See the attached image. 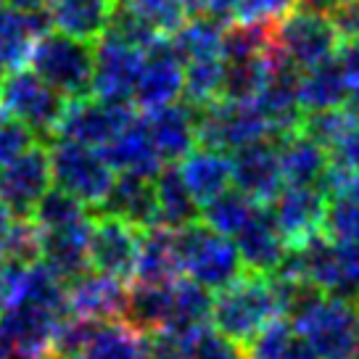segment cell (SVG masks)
Listing matches in <instances>:
<instances>
[{
    "label": "cell",
    "mask_w": 359,
    "mask_h": 359,
    "mask_svg": "<svg viewBox=\"0 0 359 359\" xmlns=\"http://www.w3.org/2000/svg\"><path fill=\"white\" fill-rule=\"evenodd\" d=\"M304 285L306 283L280 272L264 275L246 269L241 278L212 296L209 323L217 333L236 341L238 346H248L269 323L288 317L293 299Z\"/></svg>",
    "instance_id": "1"
},
{
    "label": "cell",
    "mask_w": 359,
    "mask_h": 359,
    "mask_svg": "<svg viewBox=\"0 0 359 359\" xmlns=\"http://www.w3.org/2000/svg\"><path fill=\"white\" fill-rule=\"evenodd\" d=\"M291 327L320 359H351L357 351L354 302L304 285L291 309Z\"/></svg>",
    "instance_id": "2"
},
{
    "label": "cell",
    "mask_w": 359,
    "mask_h": 359,
    "mask_svg": "<svg viewBox=\"0 0 359 359\" xmlns=\"http://www.w3.org/2000/svg\"><path fill=\"white\" fill-rule=\"evenodd\" d=\"M177 257L180 272L206 291H219L246 272L236 241L201 219L177 230Z\"/></svg>",
    "instance_id": "3"
},
{
    "label": "cell",
    "mask_w": 359,
    "mask_h": 359,
    "mask_svg": "<svg viewBox=\"0 0 359 359\" xmlns=\"http://www.w3.org/2000/svg\"><path fill=\"white\" fill-rule=\"evenodd\" d=\"M27 64L37 77H43L67 101L82 98L90 93V85H93V43L77 40V37L58 32V29L56 32L48 29L45 34L37 37Z\"/></svg>",
    "instance_id": "4"
},
{
    "label": "cell",
    "mask_w": 359,
    "mask_h": 359,
    "mask_svg": "<svg viewBox=\"0 0 359 359\" xmlns=\"http://www.w3.org/2000/svg\"><path fill=\"white\" fill-rule=\"evenodd\" d=\"M53 185L74 196L85 206H101L109 196L116 172L106 161L101 148L85 146L67 137H50L48 146Z\"/></svg>",
    "instance_id": "5"
},
{
    "label": "cell",
    "mask_w": 359,
    "mask_h": 359,
    "mask_svg": "<svg viewBox=\"0 0 359 359\" xmlns=\"http://www.w3.org/2000/svg\"><path fill=\"white\" fill-rule=\"evenodd\" d=\"M341 34L330 16L293 8L272 27V50L299 72L336 56Z\"/></svg>",
    "instance_id": "6"
},
{
    "label": "cell",
    "mask_w": 359,
    "mask_h": 359,
    "mask_svg": "<svg viewBox=\"0 0 359 359\" xmlns=\"http://www.w3.org/2000/svg\"><path fill=\"white\" fill-rule=\"evenodd\" d=\"M64 106H67V98L50 88L43 77H37L32 69H11V74L3 79L0 109L11 119L27 124L40 140L53 137Z\"/></svg>",
    "instance_id": "7"
},
{
    "label": "cell",
    "mask_w": 359,
    "mask_h": 359,
    "mask_svg": "<svg viewBox=\"0 0 359 359\" xmlns=\"http://www.w3.org/2000/svg\"><path fill=\"white\" fill-rule=\"evenodd\" d=\"M67 312L19 304L0 312V351L8 359H56V341Z\"/></svg>",
    "instance_id": "8"
},
{
    "label": "cell",
    "mask_w": 359,
    "mask_h": 359,
    "mask_svg": "<svg viewBox=\"0 0 359 359\" xmlns=\"http://www.w3.org/2000/svg\"><path fill=\"white\" fill-rule=\"evenodd\" d=\"M196 130H198V146L217 148L224 154L262 137H272L257 101H233V98H217L201 106Z\"/></svg>",
    "instance_id": "9"
},
{
    "label": "cell",
    "mask_w": 359,
    "mask_h": 359,
    "mask_svg": "<svg viewBox=\"0 0 359 359\" xmlns=\"http://www.w3.org/2000/svg\"><path fill=\"white\" fill-rule=\"evenodd\" d=\"M93 48V85L95 98L114 103H133L135 82L143 64V48L127 43L114 32H106L95 40Z\"/></svg>",
    "instance_id": "10"
},
{
    "label": "cell",
    "mask_w": 359,
    "mask_h": 359,
    "mask_svg": "<svg viewBox=\"0 0 359 359\" xmlns=\"http://www.w3.org/2000/svg\"><path fill=\"white\" fill-rule=\"evenodd\" d=\"M53 185L48 146L37 140L11 164L0 167V203L13 219L32 217L34 206Z\"/></svg>",
    "instance_id": "11"
},
{
    "label": "cell",
    "mask_w": 359,
    "mask_h": 359,
    "mask_svg": "<svg viewBox=\"0 0 359 359\" xmlns=\"http://www.w3.org/2000/svg\"><path fill=\"white\" fill-rule=\"evenodd\" d=\"M133 119V103H114L82 95V98L67 101L53 137H67V140L85 143V146L103 148L124 124H130Z\"/></svg>",
    "instance_id": "12"
},
{
    "label": "cell",
    "mask_w": 359,
    "mask_h": 359,
    "mask_svg": "<svg viewBox=\"0 0 359 359\" xmlns=\"http://www.w3.org/2000/svg\"><path fill=\"white\" fill-rule=\"evenodd\" d=\"M140 227L124 222L114 214H98L90 219L88 259L90 269L111 275L119 280H133L137 251H140Z\"/></svg>",
    "instance_id": "13"
},
{
    "label": "cell",
    "mask_w": 359,
    "mask_h": 359,
    "mask_svg": "<svg viewBox=\"0 0 359 359\" xmlns=\"http://www.w3.org/2000/svg\"><path fill=\"white\" fill-rule=\"evenodd\" d=\"M182 82H185V64L175 50L172 40L158 37L154 45L143 50L140 74L135 82L133 106L143 111H154L167 103L182 98Z\"/></svg>",
    "instance_id": "14"
},
{
    "label": "cell",
    "mask_w": 359,
    "mask_h": 359,
    "mask_svg": "<svg viewBox=\"0 0 359 359\" xmlns=\"http://www.w3.org/2000/svg\"><path fill=\"white\" fill-rule=\"evenodd\" d=\"M325 203L327 196L320 185H283L267 203V212L288 248H296L323 233Z\"/></svg>",
    "instance_id": "15"
},
{
    "label": "cell",
    "mask_w": 359,
    "mask_h": 359,
    "mask_svg": "<svg viewBox=\"0 0 359 359\" xmlns=\"http://www.w3.org/2000/svg\"><path fill=\"white\" fill-rule=\"evenodd\" d=\"M127 283L98 269H85L74 280L67 283V314L88 323L124 320L127 314Z\"/></svg>",
    "instance_id": "16"
},
{
    "label": "cell",
    "mask_w": 359,
    "mask_h": 359,
    "mask_svg": "<svg viewBox=\"0 0 359 359\" xmlns=\"http://www.w3.org/2000/svg\"><path fill=\"white\" fill-rule=\"evenodd\" d=\"M230 167H233V188L246 193L257 203H269L285 185L275 137H262L230 151Z\"/></svg>",
    "instance_id": "17"
},
{
    "label": "cell",
    "mask_w": 359,
    "mask_h": 359,
    "mask_svg": "<svg viewBox=\"0 0 359 359\" xmlns=\"http://www.w3.org/2000/svg\"><path fill=\"white\" fill-rule=\"evenodd\" d=\"M143 122H146L148 133H151L158 154L167 164L180 161L198 146V130H196L198 109L188 101H175L161 106V109L146 111Z\"/></svg>",
    "instance_id": "18"
},
{
    "label": "cell",
    "mask_w": 359,
    "mask_h": 359,
    "mask_svg": "<svg viewBox=\"0 0 359 359\" xmlns=\"http://www.w3.org/2000/svg\"><path fill=\"white\" fill-rule=\"evenodd\" d=\"M101 151L114 172H119V175H137V177L154 180L161 172V167L167 164L158 154L146 122L137 114H135L133 122L124 124Z\"/></svg>",
    "instance_id": "19"
},
{
    "label": "cell",
    "mask_w": 359,
    "mask_h": 359,
    "mask_svg": "<svg viewBox=\"0 0 359 359\" xmlns=\"http://www.w3.org/2000/svg\"><path fill=\"white\" fill-rule=\"evenodd\" d=\"M67 359H151L148 333L130 320L95 323Z\"/></svg>",
    "instance_id": "20"
},
{
    "label": "cell",
    "mask_w": 359,
    "mask_h": 359,
    "mask_svg": "<svg viewBox=\"0 0 359 359\" xmlns=\"http://www.w3.org/2000/svg\"><path fill=\"white\" fill-rule=\"evenodd\" d=\"M233 241H236L238 254L243 259V267L251 272L269 275L280 267L285 254H288V243L283 241L280 230L272 222L267 203H259L257 212L251 214V219L233 236Z\"/></svg>",
    "instance_id": "21"
},
{
    "label": "cell",
    "mask_w": 359,
    "mask_h": 359,
    "mask_svg": "<svg viewBox=\"0 0 359 359\" xmlns=\"http://www.w3.org/2000/svg\"><path fill=\"white\" fill-rule=\"evenodd\" d=\"M50 29L48 8H22L0 6V64L6 69H19L29 61L37 37Z\"/></svg>",
    "instance_id": "22"
},
{
    "label": "cell",
    "mask_w": 359,
    "mask_h": 359,
    "mask_svg": "<svg viewBox=\"0 0 359 359\" xmlns=\"http://www.w3.org/2000/svg\"><path fill=\"white\" fill-rule=\"evenodd\" d=\"M285 185H320L330 167V154L302 130L275 137Z\"/></svg>",
    "instance_id": "23"
},
{
    "label": "cell",
    "mask_w": 359,
    "mask_h": 359,
    "mask_svg": "<svg viewBox=\"0 0 359 359\" xmlns=\"http://www.w3.org/2000/svg\"><path fill=\"white\" fill-rule=\"evenodd\" d=\"M180 175L185 180L191 196L198 201V206L209 203L219 193L233 188V167H230V154L217 151V148L196 146L188 156L180 158Z\"/></svg>",
    "instance_id": "24"
},
{
    "label": "cell",
    "mask_w": 359,
    "mask_h": 359,
    "mask_svg": "<svg viewBox=\"0 0 359 359\" xmlns=\"http://www.w3.org/2000/svg\"><path fill=\"white\" fill-rule=\"evenodd\" d=\"M98 212L114 214L124 222L135 224L140 230H148L158 224L156 196H154V180L137 177V175H119L114 177L109 196L103 198Z\"/></svg>",
    "instance_id": "25"
},
{
    "label": "cell",
    "mask_w": 359,
    "mask_h": 359,
    "mask_svg": "<svg viewBox=\"0 0 359 359\" xmlns=\"http://www.w3.org/2000/svg\"><path fill=\"white\" fill-rule=\"evenodd\" d=\"M90 219L69 224V227H58V230H40L43 233V257L40 259L64 283L74 280L77 275L90 269V259H88Z\"/></svg>",
    "instance_id": "26"
},
{
    "label": "cell",
    "mask_w": 359,
    "mask_h": 359,
    "mask_svg": "<svg viewBox=\"0 0 359 359\" xmlns=\"http://www.w3.org/2000/svg\"><path fill=\"white\" fill-rule=\"evenodd\" d=\"M116 0H53L48 6L50 27L85 43H95L111 24Z\"/></svg>",
    "instance_id": "27"
},
{
    "label": "cell",
    "mask_w": 359,
    "mask_h": 359,
    "mask_svg": "<svg viewBox=\"0 0 359 359\" xmlns=\"http://www.w3.org/2000/svg\"><path fill=\"white\" fill-rule=\"evenodd\" d=\"M180 257H177V230L154 224L140 233V251L135 264V280L137 283H169L180 278Z\"/></svg>",
    "instance_id": "28"
},
{
    "label": "cell",
    "mask_w": 359,
    "mask_h": 359,
    "mask_svg": "<svg viewBox=\"0 0 359 359\" xmlns=\"http://www.w3.org/2000/svg\"><path fill=\"white\" fill-rule=\"evenodd\" d=\"M154 196H156V214L158 224L180 230L185 224L201 219V206L191 196L185 180L175 164H164L161 172L154 177Z\"/></svg>",
    "instance_id": "29"
},
{
    "label": "cell",
    "mask_w": 359,
    "mask_h": 359,
    "mask_svg": "<svg viewBox=\"0 0 359 359\" xmlns=\"http://www.w3.org/2000/svg\"><path fill=\"white\" fill-rule=\"evenodd\" d=\"M346 79L336 64V56L317 64L312 69L299 72V101L304 114L323 111V109H336L346 103Z\"/></svg>",
    "instance_id": "30"
},
{
    "label": "cell",
    "mask_w": 359,
    "mask_h": 359,
    "mask_svg": "<svg viewBox=\"0 0 359 359\" xmlns=\"http://www.w3.org/2000/svg\"><path fill=\"white\" fill-rule=\"evenodd\" d=\"M227 22H219L209 13L188 16L177 32H172V45L180 53L182 64L188 61H203V58H222V34Z\"/></svg>",
    "instance_id": "31"
},
{
    "label": "cell",
    "mask_w": 359,
    "mask_h": 359,
    "mask_svg": "<svg viewBox=\"0 0 359 359\" xmlns=\"http://www.w3.org/2000/svg\"><path fill=\"white\" fill-rule=\"evenodd\" d=\"M257 206L259 203L254 198H248L246 193H241L238 188H227L217 198L203 203L201 222H206L217 233H222V236L233 238L251 219V214L257 212Z\"/></svg>",
    "instance_id": "32"
},
{
    "label": "cell",
    "mask_w": 359,
    "mask_h": 359,
    "mask_svg": "<svg viewBox=\"0 0 359 359\" xmlns=\"http://www.w3.org/2000/svg\"><path fill=\"white\" fill-rule=\"evenodd\" d=\"M32 217L40 230H58V227H69V224L90 219L88 206L77 201L74 196H69L67 191L56 188V185H50V191L40 198V203L34 206Z\"/></svg>",
    "instance_id": "33"
},
{
    "label": "cell",
    "mask_w": 359,
    "mask_h": 359,
    "mask_svg": "<svg viewBox=\"0 0 359 359\" xmlns=\"http://www.w3.org/2000/svg\"><path fill=\"white\" fill-rule=\"evenodd\" d=\"M222 95V58H203L185 64V82L182 98L201 109L206 103L217 101Z\"/></svg>",
    "instance_id": "34"
},
{
    "label": "cell",
    "mask_w": 359,
    "mask_h": 359,
    "mask_svg": "<svg viewBox=\"0 0 359 359\" xmlns=\"http://www.w3.org/2000/svg\"><path fill=\"white\" fill-rule=\"evenodd\" d=\"M323 236L338 243H359V196H327Z\"/></svg>",
    "instance_id": "35"
},
{
    "label": "cell",
    "mask_w": 359,
    "mask_h": 359,
    "mask_svg": "<svg viewBox=\"0 0 359 359\" xmlns=\"http://www.w3.org/2000/svg\"><path fill=\"white\" fill-rule=\"evenodd\" d=\"M116 3L137 13L158 34L177 32L182 22L191 16V8L185 6V0H116Z\"/></svg>",
    "instance_id": "36"
},
{
    "label": "cell",
    "mask_w": 359,
    "mask_h": 359,
    "mask_svg": "<svg viewBox=\"0 0 359 359\" xmlns=\"http://www.w3.org/2000/svg\"><path fill=\"white\" fill-rule=\"evenodd\" d=\"M43 257V233L34 219H11L6 230V259L13 262H37Z\"/></svg>",
    "instance_id": "37"
},
{
    "label": "cell",
    "mask_w": 359,
    "mask_h": 359,
    "mask_svg": "<svg viewBox=\"0 0 359 359\" xmlns=\"http://www.w3.org/2000/svg\"><path fill=\"white\" fill-rule=\"evenodd\" d=\"M188 359H246L243 351L236 341L224 338L217 333L214 327H201L196 330L191 338V348H188Z\"/></svg>",
    "instance_id": "38"
},
{
    "label": "cell",
    "mask_w": 359,
    "mask_h": 359,
    "mask_svg": "<svg viewBox=\"0 0 359 359\" xmlns=\"http://www.w3.org/2000/svg\"><path fill=\"white\" fill-rule=\"evenodd\" d=\"M40 137L22 124L19 119H11L8 114L0 119V167H6V164H11L13 158H19L27 151V148H32Z\"/></svg>",
    "instance_id": "39"
},
{
    "label": "cell",
    "mask_w": 359,
    "mask_h": 359,
    "mask_svg": "<svg viewBox=\"0 0 359 359\" xmlns=\"http://www.w3.org/2000/svg\"><path fill=\"white\" fill-rule=\"evenodd\" d=\"M302 0H241L238 6V22H262L275 24L280 22L285 13L299 8Z\"/></svg>",
    "instance_id": "40"
},
{
    "label": "cell",
    "mask_w": 359,
    "mask_h": 359,
    "mask_svg": "<svg viewBox=\"0 0 359 359\" xmlns=\"http://www.w3.org/2000/svg\"><path fill=\"white\" fill-rule=\"evenodd\" d=\"M327 154H330V161H333V164L346 167L359 175V122L351 124L346 133L327 148Z\"/></svg>",
    "instance_id": "41"
},
{
    "label": "cell",
    "mask_w": 359,
    "mask_h": 359,
    "mask_svg": "<svg viewBox=\"0 0 359 359\" xmlns=\"http://www.w3.org/2000/svg\"><path fill=\"white\" fill-rule=\"evenodd\" d=\"M336 64L341 74L346 79V88H357L359 85V37H346L341 40L336 50Z\"/></svg>",
    "instance_id": "42"
},
{
    "label": "cell",
    "mask_w": 359,
    "mask_h": 359,
    "mask_svg": "<svg viewBox=\"0 0 359 359\" xmlns=\"http://www.w3.org/2000/svg\"><path fill=\"white\" fill-rule=\"evenodd\" d=\"M238 6H241V0H203L201 11L219 22H230L238 13Z\"/></svg>",
    "instance_id": "43"
},
{
    "label": "cell",
    "mask_w": 359,
    "mask_h": 359,
    "mask_svg": "<svg viewBox=\"0 0 359 359\" xmlns=\"http://www.w3.org/2000/svg\"><path fill=\"white\" fill-rule=\"evenodd\" d=\"M280 359H320L317 354H314L312 348L304 344L302 338L293 333V338L288 341V346L283 348V354H280Z\"/></svg>",
    "instance_id": "44"
},
{
    "label": "cell",
    "mask_w": 359,
    "mask_h": 359,
    "mask_svg": "<svg viewBox=\"0 0 359 359\" xmlns=\"http://www.w3.org/2000/svg\"><path fill=\"white\" fill-rule=\"evenodd\" d=\"M341 3H344V0H302V3H299V8H306V11H317V13L330 16Z\"/></svg>",
    "instance_id": "45"
},
{
    "label": "cell",
    "mask_w": 359,
    "mask_h": 359,
    "mask_svg": "<svg viewBox=\"0 0 359 359\" xmlns=\"http://www.w3.org/2000/svg\"><path fill=\"white\" fill-rule=\"evenodd\" d=\"M11 214L6 212V209H0V262L6 259V230H8V224H11Z\"/></svg>",
    "instance_id": "46"
},
{
    "label": "cell",
    "mask_w": 359,
    "mask_h": 359,
    "mask_svg": "<svg viewBox=\"0 0 359 359\" xmlns=\"http://www.w3.org/2000/svg\"><path fill=\"white\" fill-rule=\"evenodd\" d=\"M344 106H346L348 111H351L359 119V85H357V88H351L346 93V103H344Z\"/></svg>",
    "instance_id": "47"
},
{
    "label": "cell",
    "mask_w": 359,
    "mask_h": 359,
    "mask_svg": "<svg viewBox=\"0 0 359 359\" xmlns=\"http://www.w3.org/2000/svg\"><path fill=\"white\" fill-rule=\"evenodd\" d=\"M13 6H22V8H48L53 0H11Z\"/></svg>",
    "instance_id": "48"
},
{
    "label": "cell",
    "mask_w": 359,
    "mask_h": 359,
    "mask_svg": "<svg viewBox=\"0 0 359 359\" xmlns=\"http://www.w3.org/2000/svg\"><path fill=\"white\" fill-rule=\"evenodd\" d=\"M185 6L191 8V13H201L203 8V0H185Z\"/></svg>",
    "instance_id": "49"
},
{
    "label": "cell",
    "mask_w": 359,
    "mask_h": 359,
    "mask_svg": "<svg viewBox=\"0 0 359 359\" xmlns=\"http://www.w3.org/2000/svg\"><path fill=\"white\" fill-rule=\"evenodd\" d=\"M354 323H357V341H359V296H357V304H354Z\"/></svg>",
    "instance_id": "50"
},
{
    "label": "cell",
    "mask_w": 359,
    "mask_h": 359,
    "mask_svg": "<svg viewBox=\"0 0 359 359\" xmlns=\"http://www.w3.org/2000/svg\"><path fill=\"white\" fill-rule=\"evenodd\" d=\"M3 79H6V67L0 64V88H3Z\"/></svg>",
    "instance_id": "51"
},
{
    "label": "cell",
    "mask_w": 359,
    "mask_h": 359,
    "mask_svg": "<svg viewBox=\"0 0 359 359\" xmlns=\"http://www.w3.org/2000/svg\"><path fill=\"white\" fill-rule=\"evenodd\" d=\"M351 359H359V348H357V351H354V357H351Z\"/></svg>",
    "instance_id": "52"
},
{
    "label": "cell",
    "mask_w": 359,
    "mask_h": 359,
    "mask_svg": "<svg viewBox=\"0 0 359 359\" xmlns=\"http://www.w3.org/2000/svg\"><path fill=\"white\" fill-rule=\"evenodd\" d=\"M0 359H8V357H6V354H3V351H0Z\"/></svg>",
    "instance_id": "53"
},
{
    "label": "cell",
    "mask_w": 359,
    "mask_h": 359,
    "mask_svg": "<svg viewBox=\"0 0 359 359\" xmlns=\"http://www.w3.org/2000/svg\"><path fill=\"white\" fill-rule=\"evenodd\" d=\"M0 209H6V206H3V203H0Z\"/></svg>",
    "instance_id": "54"
},
{
    "label": "cell",
    "mask_w": 359,
    "mask_h": 359,
    "mask_svg": "<svg viewBox=\"0 0 359 359\" xmlns=\"http://www.w3.org/2000/svg\"><path fill=\"white\" fill-rule=\"evenodd\" d=\"M3 3H6V0H0V6H3Z\"/></svg>",
    "instance_id": "55"
}]
</instances>
